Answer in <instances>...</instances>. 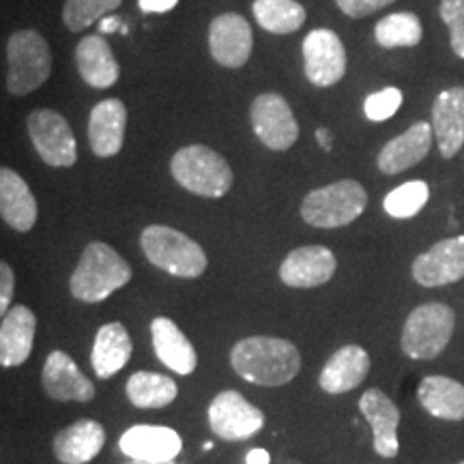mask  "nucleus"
Here are the masks:
<instances>
[{
	"mask_svg": "<svg viewBox=\"0 0 464 464\" xmlns=\"http://www.w3.org/2000/svg\"><path fill=\"white\" fill-rule=\"evenodd\" d=\"M230 363L243 381L263 387H280L299 374L301 353L288 340L252 335L232 346Z\"/></svg>",
	"mask_w": 464,
	"mask_h": 464,
	"instance_id": "obj_1",
	"label": "nucleus"
},
{
	"mask_svg": "<svg viewBox=\"0 0 464 464\" xmlns=\"http://www.w3.org/2000/svg\"><path fill=\"white\" fill-rule=\"evenodd\" d=\"M130 280L131 266L125 263V258L108 243L92 241L84 247L69 286L78 301L100 304L119 288H123L125 284H130Z\"/></svg>",
	"mask_w": 464,
	"mask_h": 464,
	"instance_id": "obj_2",
	"label": "nucleus"
},
{
	"mask_svg": "<svg viewBox=\"0 0 464 464\" xmlns=\"http://www.w3.org/2000/svg\"><path fill=\"white\" fill-rule=\"evenodd\" d=\"M140 246L149 263L174 277H200L207 271V254L198 243L170 226L153 224L142 230Z\"/></svg>",
	"mask_w": 464,
	"mask_h": 464,
	"instance_id": "obj_3",
	"label": "nucleus"
},
{
	"mask_svg": "<svg viewBox=\"0 0 464 464\" xmlns=\"http://www.w3.org/2000/svg\"><path fill=\"white\" fill-rule=\"evenodd\" d=\"M170 172L181 188L205 198H222L235 181L228 161L205 144L179 149L170 161Z\"/></svg>",
	"mask_w": 464,
	"mask_h": 464,
	"instance_id": "obj_4",
	"label": "nucleus"
},
{
	"mask_svg": "<svg viewBox=\"0 0 464 464\" xmlns=\"http://www.w3.org/2000/svg\"><path fill=\"white\" fill-rule=\"evenodd\" d=\"M456 329V314L448 304H423L415 307L402 327V353L417 362L437 359L450 344Z\"/></svg>",
	"mask_w": 464,
	"mask_h": 464,
	"instance_id": "obj_5",
	"label": "nucleus"
},
{
	"mask_svg": "<svg viewBox=\"0 0 464 464\" xmlns=\"http://www.w3.org/2000/svg\"><path fill=\"white\" fill-rule=\"evenodd\" d=\"M368 207L363 185L344 179L327 188H318L301 202V218L316 228H342L353 224Z\"/></svg>",
	"mask_w": 464,
	"mask_h": 464,
	"instance_id": "obj_6",
	"label": "nucleus"
},
{
	"mask_svg": "<svg viewBox=\"0 0 464 464\" xmlns=\"http://www.w3.org/2000/svg\"><path fill=\"white\" fill-rule=\"evenodd\" d=\"M7 91L11 95H28L48 82L52 73L50 45L37 31H17L7 42Z\"/></svg>",
	"mask_w": 464,
	"mask_h": 464,
	"instance_id": "obj_7",
	"label": "nucleus"
},
{
	"mask_svg": "<svg viewBox=\"0 0 464 464\" xmlns=\"http://www.w3.org/2000/svg\"><path fill=\"white\" fill-rule=\"evenodd\" d=\"M28 136L37 155L48 166L69 168L78 160V144L72 125L56 110L39 108L33 110L26 121Z\"/></svg>",
	"mask_w": 464,
	"mask_h": 464,
	"instance_id": "obj_8",
	"label": "nucleus"
},
{
	"mask_svg": "<svg viewBox=\"0 0 464 464\" xmlns=\"http://www.w3.org/2000/svg\"><path fill=\"white\" fill-rule=\"evenodd\" d=\"M208 426L224 440H246L265 426V415L239 392L218 393L208 406Z\"/></svg>",
	"mask_w": 464,
	"mask_h": 464,
	"instance_id": "obj_9",
	"label": "nucleus"
},
{
	"mask_svg": "<svg viewBox=\"0 0 464 464\" xmlns=\"http://www.w3.org/2000/svg\"><path fill=\"white\" fill-rule=\"evenodd\" d=\"M252 127L258 140L271 150H286L297 142L299 125L288 102L277 92L258 95L249 110Z\"/></svg>",
	"mask_w": 464,
	"mask_h": 464,
	"instance_id": "obj_10",
	"label": "nucleus"
},
{
	"mask_svg": "<svg viewBox=\"0 0 464 464\" xmlns=\"http://www.w3.org/2000/svg\"><path fill=\"white\" fill-rule=\"evenodd\" d=\"M305 75L314 86L338 84L346 73V50L329 28H314L304 39Z\"/></svg>",
	"mask_w": 464,
	"mask_h": 464,
	"instance_id": "obj_11",
	"label": "nucleus"
},
{
	"mask_svg": "<svg viewBox=\"0 0 464 464\" xmlns=\"http://www.w3.org/2000/svg\"><path fill=\"white\" fill-rule=\"evenodd\" d=\"M411 274L420 286L426 288L460 282L464 277V235L434 243L428 252L413 260Z\"/></svg>",
	"mask_w": 464,
	"mask_h": 464,
	"instance_id": "obj_12",
	"label": "nucleus"
},
{
	"mask_svg": "<svg viewBox=\"0 0 464 464\" xmlns=\"http://www.w3.org/2000/svg\"><path fill=\"white\" fill-rule=\"evenodd\" d=\"M119 450L130 460L140 462H172L181 454L183 439L181 434L168 426H150V423H138L123 432L119 439Z\"/></svg>",
	"mask_w": 464,
	"mask_h": 464,
	"instance_id": "obj_13",
	"label": "nucleus"
},
{
	"mask_svg": "<svg viewBox=\"0 0 464 464\" xmlns=\"http://www.w3.org/2000/svg\"><path fill=\"white\" fill-rule=\"evenodd\" d=\"M254 34L247 20L239 14L218 15L208 26V50L219 65L239 69L249 61Z\"/></svg>",
	"mask_w": 464,
	"mask_h": 464,
	"instance_id": "obj_14",
	"label": "nucleus"
},
{
	"mask_svg": "<svg viewBox=\"0 0 464 464\" xmlns=\"http://www.w3.org/2000/svg\"><path fill=\"white\" fill-rule=\"evenodd\" d=\"M338 260L324 246H304L293 249L280 266V280L290 288H316L335 276Z\"/></svg>",
	"mask_w": 464,
	"mask_h": 464,
	"instance_id": "obj_15",
	"label": "nucleus"
},
{
	"mask_svg": "<svg viewBox=\"0 0 464 464\" xmlns=\"http://www.w3.org/2000/svg\"><path fill=\"white\" fill-rule=\"evenodd\" d=\"M42 382L45 393L58 402H91L95 398V385L65 351L50 353L44 363Z\"/></svg>",
	"mask_w": 464,
	"mask_h": 464,
	"instance_id": "obj_16",
	"label": "nucleus"
},
{
	"mask_svg": "<svg viewBox=\"0 0 464 464\" xmlns=\"http://www.w3.org/2000/svg\"><path fill=\"white\" fill-rule=\"evenodd\" d=\"M359 413L372 428V445L376 454L382 458H396L400 451V409L393 404V400L385 392L372 387L359 398Z\"/></svg>",
	"mask_w": 464,
	"mask_h": 464,
	"instance_id": "obj_17",
	"label": "nucleus"
},
{
	"mask_svg": "<svg viewBox=\"0 0 464 464\" xmlns=\"http://www.w3.org/2000/svg\"><path fill=\"white\" fill-rule=\"evenodd\" d=\"M432 131L445 160L456 158L464 144V86L439 92L432 103Z\"/></svg>",
	"mask_w": 464,
	"mask_h": 464,
	"instance_id": "obj_18",
	"label": "nucleus"
},
{
	"mask_svg": "<svg viewBox=\"0 0 464 464\" xmlns=\"http://www.w3.org/2000/svg\"><path fill=\"white\" fill-rule=\"evenodd\" d=\"M370 368H372V362H370L368 351L359 344H346L338 348L324 363L318 376V385L324 393L340 396L362 385L365 376L370 374Z\"/></svg>",
	"mask_w": 464,
	"mask_h": 464,
	"instance_id": "obj_19",
	"label": "nucleus"
},
{
	"mask_svg": "<svg viewBox=\"0 0 464 464\" xmlns=\"http://www.w3.org/2000/svg\"><path fill=\"white\" fill-rule=\"evenodd\" d=\"M432 136V123L420 121V123L409 127L402 136L393 138V140H390L381 149L376 166L385 174H400L409 170V168L421 164L426 160V155L430 153Z\"/></svg>",
	"mask_w": 464,
	"mask_h": 464,
	"instance_id": "obj_20",
	"label": "nucleus"
},
{
	"mask_svg": "<svg viewBox=\"0 0 464 464\" xmlns=\"http://www.w3.org/2000/svg\"><path fill=\"white\" fill-rule=\"evenodd\" d=\"M127 108L121 100H103L91 110L89 144L97 158H114L125 142Z\"/></svg>",
	"mask_w": 464,
	"mask_h": 464,
	"instance_id": "obj_21",
	"label": "nucleus"
},
{
	"mask_svg": "<svg viewBox=\"0 0 464 464\" xmlns=\"http://www.w3.org/2000/svg\"><path fill=\"white\" fill-rule=\"evenodd\" d=\"M150 340H153V351L158 359L172 372L188 376L198 365V355L196 348L188 340V335L181 332L177 323L166 316L153 318L150 323Z\"/></svg>",
	"mask_w": 464,
	"mask_h": 464,
	"instance_id": "obj_22",
	"label": "nucleus"
},
{
	"mask_svg": "<svg viewBox=\"0 0 464 464\" xmlns=\"http://www.w3.org/2000/svg\"><path fill=\"white\" fill-rule=\"evenodd\" d=\"M34 334H37V316L26 305L11 307L0 324V363L3 368L22 365L31 357Z\"/></svg>",
	"mask_w": 464,
	"mask_h": 464,
	"instance_id": "obj_23",
	"label": "nucleus"
},
{
	"mask_svg": "<svg viewBox=\"0 0 464 464\" xmlns=\"http://www.w3.org/2000/svg\"><path fill=\"white\" fill-rule=\"evenodd\" d=\"M37 200L31 188L15 170H0V216L3 222L17 232L33 230L37 222Z\"/></svg>",
	"mask_w": 464,
	"mask_h": 464,
	"instance_id": "obj_24",
	"label": "nucleus"
},
{
	"mask_svg": "<svg viewBox=\"0 0 464 464\" xmlns=\"http://www.w3.org/2000/svg\"><path fill=\"white\" fill-rule=\"evenodd\" d=\"M103 445H106V430L102 423L80 420L56 434L54 456L63 464H86L100 456Z\"/></svg>",
	"mask_w": 464,
	"mask_h": 464,
	"instance_id": "obj_25",
	"label": "nucleus"
},
{
	"mask_svg": "<svg viewBox=\"0 0 464 464\" xmlns=\"http://www.w3.org/2000/svg\"><path fill=\"white\" fill-rule=\"evenodd\" d=\"M133 353V344L130 334L123 323H106L102 324L95 335L91 351V365L95 370L97 379H112L119 374L130 362Z\"/></svg>",
	"mask_w": 464,
	"mask_h": 464,
	"instance_id": "obj_26",
	"label": "nucleus"
},
{
	"mask_svg": "<svg viewBox=\"0 0 464 464\" xmlns=\"http://www.w3.org/2000/svg\"><path fill=\"white\" fill-rule=\"evenodd\" d=\"M75 65L82 80L92 89H110L121 75L112 48L102 34H89L75 48Z\"/></svg>",
	"mask_w": 464,
	"mask_h": 464,
	"instance_id": "obj_27",
	"label": "nucleus"
},
{
	"mask_svg": "<svg viewBox=\"0 0 464 464\" xmlns=\"http://www.w3.org/2000/svg\"><path fill=\"white\" fill-rule=\"evenodd\" d=\"M417 400L421 409L437 420H464V385L450 376H426L417 385Z\"/></svg>",
	"mask_w": 464,
	"mask_h": 464,
	"instance_id": "obj_28",
	"label": "nucleus"
},
{
	"mask_svg": "<svg viewBox=\"0 0 464 464\" xmlns=\"http://www.w3.org/2000/svg\"><path fill=\"white\" fill-rule=\"evenodd\" d=\"M125 393L138 409H164L179 396V387L170 376L140 370L127 379Z\"/></svg>",
	"mask_w": 464,
	"mask_h": 464,
	"instance_id": "obj_29",
	"label": "nucleus"
},
{
	"mask_svg": "<svg viewBox=\"0 0 464 464\" xmlns=\"http://www.w3.org/2000/svg\"><path fill=\"white\" fill-rule=\"evenodd\" d=\"M254 17L266 33L290 34L305 22V9L297 0H256Z\"/></svg>",
	"mask_w": 464,
	"mask_h": 464,
	"instance_id": "obj_30",
	"label": "nucleus"
},
{
	"mask_svg": "<svg viewBox=\"0 0 464 464\" xmlns=\"http://www.w3.org/2000/svg\"><path fill=\"white\" fill-rule=\"evenodd\" d=\"M423 28L420 17L411 11H398L382 17L379 24L374 26V39L381 48H413L421 42Z\"/></svg>",
	"mask_w": 464,
	"mask_h": 464,
	"instance_id": "obj_31",
	"label": "nucleus"
},
{
	"mask_svg": "<svg viewBox=\"0 0 464 464\" xmlns=\"http://www.w3.org/2000/svg\"><path fill=\"white\" fill-rule=\"evenodd\" d=\"M428 198H430V188L426 181H409L392 189L382 200V207H385L387 216L409 219L415 218L426 207Z\"/></svg>",
	"mask_w": 464,
	"mask_h": 464,
	"instance_id": "obj_32",
	"label": "nucleus"
},
{
	"mask_svg": "<svg viewBox=\"0 0 464 464\" xmlns=\"http://www.w3.org/2000/svg\"><path fill=\"white\" fill-rule=\"evenodd\" d=\"M123 0H67L63 7V22L72 33H80L121 7Z\"/></svg>",
	"mask_w": 464,
	"mask_h": 464,
	"instance_id": "obj_33",
	"label": "nucleus"
},
{
	"mask_svg": "<svg viewBox=\"0 0 464 464\" xmlns=\"http://www.w3.org/2000/svg\"><path fill=\"white\" fill-rule=\"evenodd\" d=\"M400 106H402V91L396 89V86H387V89L368 95V100L363 103V110L370 121L381 123V121L392 119V116L400 110Z\"/></svg>",
	"mask_w": 464,
	"mask_h": 464,
	"instance_id": "obj_34",
	"label": "nucleus"
},
{
	"mask_svg": "<svg viewBox=\"0 0 464 464\" xmlns=\"http://www.w3.org/2000/svg\"><path fill=\"white\" fill-rule=\"evenodd\" d=\"M440 20L450 28V44L458 58H464V0H440Z\"/></svg>",
	"mask_w": 464,
	"mask_h": 464,
	"instance_id": "obj_35",
	"label": "nucleus"
},
{
	"mask_svg": "<svg viewBox=\"0 0 464 464\" xmlns=\"http://www.w3.org/2000/svg\"><path fill=\"white\" fill-rule=\"evenodd\" d=\"M342 14L348 17H365L376 11L385 9L387 5L396 3V0H335Z\"/></svg>",
	"mask_w": 464,
	"mask_h": 464,
	"instance_id": "obj_36",
	"label": "nucleus"
},
{
	"mask_svg": "<svg viewBox=\"0 0 464 464\" xmlns=\"http://www.w3.org/2000/svg\"><path fill=\"white\" fill-rule=\"evenodd\" d=\"M14 269L7 263H0V314H7L11 297H14Z\"/></svg>",
	"mask_w": 464,
	"mask_h": 464,
	"instance_id": "obj_37",
	"label": "nucleus"
},
{
	"mask_svg": "<svg viewBox=\"0 0 464 464\" xmlns=\"http://www.w3.org/2000/svg\"><path fill=\"white\" fill-rule=\"evenodd\" d=\"M144 14H166L179 5V0H138Z\"/></svg>",
	"mask_w": 464,
	"mask_h": 464,
	"instance_id": "obj_38",
	"label": "nucleus"
},
{
	"mask_svg": "<svg viewBox=\"0 0 464 464\" xmlns=\"http://www.w3.org/2000/svg\"><path fill=\"white\" fill-rule=\"evenodd\" d=\"M121 26H123V22H121V17L106 15V17H103V20L100 22V33H103V34L116 33V31H121Z\"/></svg>",
	"mask_w": 464,
	"mask_h": 464,
	"instance_id": "obj_39",
	"label": "nucleus"
},
{
	"mask_svg": "<svg viewBox=\"0 0 464 464\" xmlns=\"http://www.w3.org/2000/svg\"><path fill=\"white\" fill-rule=\"evenodd\" d=\"M246 462L247 464H271V456H269V451H266V450L256 448L246 456Z\"/></svg>",
	"mask_w": 464,
	"mask_h": 464,
	"instance_id": "obj_40",
	"label": "nucleus"
},
{
	"mask_svg": "<svg viewBox=\"0 0 464 464\" xmlns=\"http://www.w3.org/2000/svg\"><path fill=\"white\" fill-rule=\"evenodd\" d=\"M316 142L321 144V147L327 150H332L334 149V142H332V133H329V130L327 127H321V130H316Z\"/></svg>",
	"mask_w": 464,
	"mask_h": 464,
	"instance_id": "obj_41",
	"label": "nucleus"
},
{
	"mask_svg": "<svg viewBox=\"0 0 464 464\" xmlns=\"http://www.w3.org/2000/svg\"><path fill=\"white\" fill-rule=\"evenodd\" d=\"M127 464H158V462H140V460H130ZM164 464H177V462H164Z\"/></svg>",
	"mask_w": 464,
	"mask_h": 464,
	"instance_id": "obj_42",
	"label": "nucleus"
},
{
	"mask_svg": "<svg viewBox=\"0 0 464 464\" xmlns=\"http://www.w3.org/2000/svg\"><path fill=\"white\" fill-rule=\"evenodd\" d=\"M121 34H130V26H127V24H123V26H121V31H119Z\"/></svg>",
	"mask_w": 464,
	"mask_h": 464,
	"instance_id": "obj_43",
	"label": "nucleus"
},
{
	"mask_svg": "<svg viewBox=\"0 0 464 464\" xmlns=\"http://www.w3.org/2000/svg\"><path fill=\"white\" fill-rule=\"evenodd\" d=\"M202 450H205V451H211V450H213V443H211V440H207L205 448H202Z\"/></svg>",
	"mask_w": 464,
	"mask_h": 464,
	"instance_id": "obj_44",
	"label": "nucleus"
},
{
	"mask_svg": "<svg viewBox=\"0 0 464 464\" xmlns=\"http://www.w3.org/2000/svg\"><path fill=\"white\" fill-rule=\"evenodd\" d=\"M460 464H464V462H460Z\"/></svg>",
	"mask_w": 464,
	"mask_h": 464,
	"instance_id": "obj_45",
	"label": "nucleus"
}]
</instances>
